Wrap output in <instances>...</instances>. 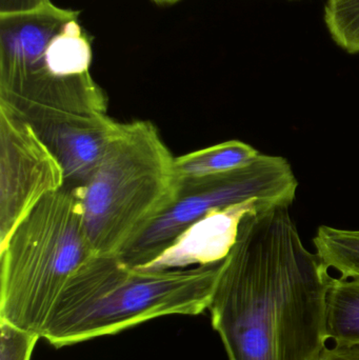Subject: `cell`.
<instances>
[{
    "label": "cell",
    "mask_w": 359,
    "mask_h": 360,
    "mask_svg": "<svg viewBox=\"0 0 359 360\" xmlns=\"http://www.w3.org/2000/svg\"><path fill=\"white\" fill-rule=\"evenodd\" d=\"M273 207L276 205L251 199L214 210L188 226L157 257L134 269L143 272H164L223 262L237 240L242 219L249 214Z\"/></svg>",
    "instance_id": "cell-8"
},
{
    "label": "cell",
    "mask_w": 359,
    "mask_h": 360,
    "mask_svg": "<svg viewBox=\"0 0 359 360\" xmlns=\"http://www.w3.org/2000/svg\"><path fill=\"white\" fill-rule=\"evenodd\" d=\"M316 254L343 278L359 276V230L320 226L313 238Z\"/></svg>",
    "instance_id": "cell-13"
},
{
    "label": "cell",
    "mask_w": 359,
    "mask_h": 360,
    "mask_svg": "<svg viewBox=\"0 0 359 360\" xmlns=\"http://www.w3.org/2000/svg\"><path fill=\"white\" fill-rule=\"evenodd\" d=\"M280 205L242 219L209 311L229 360H316L333 277Z\"/></svg>",
    "instance_id": "cell-1"
},
{
    "label": "cell",
    "mask_w": 359,
    "mask_h": 360,
    "mask_svg": "<svg viewBox=\"0 0 359 360\" xmlns=\"http://www.w3.org/2000/svg\"><path fill=\"white\" fill-rule=\"evenodd\" d=\"M297 188L299 180L286 158L259 154L244 168L183 186L176 202L119 257L138 268L157 257L188 226L210 212L251 199L292 205Z\"/></svg>",
    "instance_id": "cell-6"
},
{
    "label": "cell",
    "mask_w": 359,
    "mask_h": 360,
    "mask_svg": "<svg viewBox=\"0 0 359 360\" xmlns=\"http://www.w3.org/2000/svg\"><path fill=\"white\" fill-rule=\"evenodd\" d=\"M92 63V46L78 19L70 21L53 37L44 55V65L57 76L88 73Z\"/></svg>",
    "instance_id": "cell-12"
},
{
    "label": "cell",
    "mask_w": 359,
    "mask_h": 360,
    "mask_svg": "<svg viewBox=\"0 0 359 360\" xmlns=\"http://www.w3.org/2000/svg\"><path fill=\"white\" fill-rule=\"evenodd\" d=\"M0 360H30L40 335L0 321Z\"/></svg>",
    "instance_id": "cell-15"
},
{
    "label": "cell",
    "mask_w": 359,
    "mask_h": 360,
    "mask_svg": "<svg viewBox=\"0 0 359 360\" xmlns=\"http://www.w3.org/2000/svg\"><path fill=\"white\" fill-rule=\"evenodd\" d=\"M95 255L75 188L48 195L0 243V321L41 338L65 285Z\"/></svg>",
    "instance_id": "cell-4"
},
{
    "label": "cell",
    "mask_w": 359,
    "mask_h": 360,
    "mask_svg": "<svg viewBox=\"0 0 359 360\" xmlns=\"http://www.w3.org/2000/svg\"><path fill=\"white\" fill-rule=\"evenodd\" d=\"M48 0H0V15L31 12L44 6Z\"/></svg>",
    "instance_id": "cell-16"
},
{
    "label": "cell",
    "mask_w": 359,
    "mask_h": 360,
    "mask_svg": "<svg viewBox=\"0 0 359 360\" xmlns=\"http://www.w3.org/2000/svg\"><path fill=\"white\" fill-rule=\"evenodd\" d=\"M316 360H359V346L326 348Z\"/></svg>",
    "instance_id": "cell-17"
},
{
    "label": "cell",
    "mask_w": 359,
    "mask_h": 360,
    "mask_svg": "<svg viewBox=\"0 0 359 360\" xmlns=\"http://www.w3.org/2000/svg\"><path fill=\"white\" fill-rule=\"evenodd\" d=\"M174 160L153 122H120L94 174L75 188L98 255L119 256L176 202Z\"/></svg>",
    "instance_id": "cell-3"
},
{
    "label": "cell",
    "mask_w": 359,
    "mask_h": 360,
    "mask_svg": "<svg viewBox=\"0 0 359 360\" xmlns=\"http://www.w3.org/2000/svg\"><path fill=\"white\" fill-rule=\"evenodd\" d=\"M65 184V171L48 146L0 103V243L42 199Z\"/></svg>",
    "instance_id": "cell-7"
},
{
    "label": "cell",
    "mask_w": 359,
    "mask_h": 360,
    "mask_svg": "<svg viewBox=\"0 0 359 360\" xmlns=\"http://www.w3.org/2000/svg\"><path fill=\"white\" fill-rule=\"evenodd\" d=\"M326 329L337 346H359V276L333 277L327 294Z\"/></svg>",
    "instance_id": "cell-11"
},
{
    "label": "cell",
    "mask_w": 359,
    "mask_h": 360,
    "mask_svg": "<svg viewBox=\"0 0 359 360\" xmlns=\"http://www.w3.org/2000/svg\"><path fill=\"white\" fill-rule=\"evenodd\" d=\"M325 21L337 46L359 54V0H327Z\"/></svg>",
    "instance_id": "cell-14"
},
{
    "label": "cell",
    "mask_w": 359,
    "mask_h": 360,
    "mask_svg": "<svg viewBox=\"0 0 359 360\" xmlns=\"http://www.w3.org/2000/svg\"><path fill=\"white\" fill-rule=\"evenodd\" d=\"M223 262L143 272L119 256H93L65 285L41 332L56 348L114 335L167 315L209 310Z\"/></svg>",
    "instance_id": "cell-2"
},
{
    "label": "cell",
    "mask_w": 359,
    "mask_h": 360,
    "mask_svg": "<svg viewBox=\"0 0 359 360\" xmlns=\"http://www.w3.org/2000/svg\"><path fill=\"white\" fill-rule=\"evenodd\" d=\"M259 154L248 143L229 141L175 158L174 171L179 192L183 186L244 168Z\"/></svg>",
    "instance_id": "cell-10"
},
{
    "label": "cell",
    "mask_w": 359,
    "mask_h": 360,
    "mask_svg": "<svg viewBox=\"0 0 359 360\" xmlns=\"http://www.w3.org/2000/svg\"><path fill=\"white\" fill-rule=\"evenodd\" d=\"M78 17V11L55 6L51 0L31 12L0 15V73L41 63L53 37Z\"/></svg>",
    "instance_id": "cell-9"
},
{
    "label": "cell",
    "mask_w": 359,
    "mask_h": 360,
    "mask_svg": "<svg viewBox=\"0 0 359 360\" xmlns=\"http://www.w3.org/2000/svg\"><path fill=\"white\" fill-rule=\"evenodd\" d=\"M0 103L30 124L60 162L65 186H84L100 164L120 122L107 114V97L90 72L57 76L44 60L0 73Z\"/></svg>",
    "instance_id": "cell-5"
},
{
    "label": "cell",
    "mask_w": 359,
    "mask_h": 360,
    "mask_svg": "<svg viewBox=\"0 0 359 360\" xmlns=\"http://www.w3.org/2000/svg\"><path fill=\"white\" fill-rule=\"evenodd\" d=\"M153 1L157 4H174L181 0H153Z\"/></svg>",
    "instance_id": "cell-18"
}]
</instances>
